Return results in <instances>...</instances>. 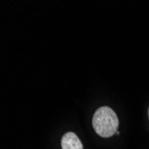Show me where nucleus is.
Here are the masks:
<instances>
[{"label":"nucleus","mask_w":149,"mask_h":149,"mask_svg":"<svg viewBox=\"0 0 149 149\" xmlns=\"http://www.w3.org/2000/svg\"><path fill=\"white\" fill-rule=\"evenodd\" d=\"M92 125L98 136L110 138L115 134L119 126V119L115 112L109 106H102L95 112Z\"/></svg>","instance_id":"1"},{"label":"nucleus","mask_w":149,"mask_h":149,"mask_svg":"<svg viewBox=\"0 0 149 149\" xmlns=\"http://www.w3.org/2000/svg\"><path fill=\"white\" fill-rule=\"evenodd\" d=\"M147 113H148V118H149V108H148V111H147Z\"/></svg>","instance_id":"4"},{"label":"nucleus","mask_w":149,"mask_h":149,"mask_svg":"<svg viewBox=\"0 0 149 149\" xmlns=\"http://www.w3.org/2000/svg\"><path fill=\"white\" fill-rule=\"evenodd\" d=\"M115 134H116V135H119V134H120V132H119V131H118V130H117V131H116V132H115Z\"/></svg>","instance_id":"3"},{"label":"nucleus","mask_w":149,"mask_h":149,"mask_svg":"<svg viewBox=\"0 0 149 149\" xmlns=\"http://www.w3.org/2000/svg\"><path fill=\"white\" fill-rule=\"evenodd\" d=\"M62 149H83L82 143L77 137V135L72 131L66 132L61 139Z\"/></svg>","instance_id":"2"}]
</instances>
